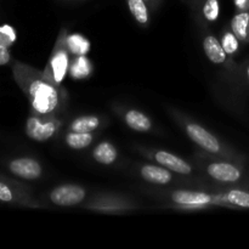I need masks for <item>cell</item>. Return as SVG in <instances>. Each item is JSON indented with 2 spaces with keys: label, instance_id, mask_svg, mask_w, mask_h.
Listing matches in <instances>:
<instances>
[{
  "label": "cell",
  "instance_id": "1",
  "mask_svg": "<svg viewBox=\"0 0 249 249\" xmlns=\"http://www.w3.org/2000/svg\"><path fill=\"white\" fill-rule=\"evenodd\" d=\"M12 73L18 87L28 97L34 113L44 116L58 106L57 89L44 75L19 62L12 66Z\"/></svg>",
  "mask_w": 249,
  "mask_h": 249
},
{
  "label": "cell",
  "instance_id": "2",
  "mask_svg": "<svg viewBox=\"0 0 249 249\" xmlns=\"http://www.w3.org/2000/svg\"><path fill=\"white\" fill-rule=\"evenodd\" d=\"M57 129V122L43 119L38 116H31L26 122V134L29 139L38 142L49 140Z\"/></svg>",
  "mask_w": 249,
  "mask_h": 249
},
{
  "label": "cell",
  "instance_id": "3",
  "mask_svg": "<svg viewBox=\"0 0 249 249\" xmlns=\"http://www.w3.org/2000/svg\"><path fill=\"white\" fill-rule=\"evenodd\" d=\"M85 195V190L77 185H61L51 191L50 199L56 206L72 207L83 202Z\"/></svg>",
  "mask_w": 249,
  "mask_h": 249
},
{
  "label": "cell",
  "instance_id": "4",
  "mask_svg": "<svg viewBox=\"0 0 249 249\" xmlns=\"http://www.w3.org/2000/svg\"><path fill=\"white\" fill-rule=\"evenodd\" d=\"M9 170L16 177L24 180H36L41 175V165L38 160L29 157L15 158L10 160Z\"/></svg>",
  "mask_w": 249,
  "mask_h": 249
},
{
  "label": "cell",
  "instance_id": "5",
  "mask_svg": "<svg viewBox=\"0 0 249 249\" xmlns=\"http://www.w3.org/2000/svg\"><path fill=\"white\" fill-rule=\"evenodd\" d=\"M186 131L194 142H196L208 152L218 153L220 151V142L218 139L208 130H206L203 126L196 123H190L186 125Z\"/></svg>",
  "mask_w": 249,
  "mask_h": 249
},
{
  "label": "cell",
  "instance_id": "6",
  "mask_svg": "<svg viewBox=\"0 0 249 249\" xmlns=\"http://www.w3.org/2000/svg\"><path fill=\"white\" fill-rule=\"evenodd\" d=\"M68 70V55L67 51L62 48L56 49V51L53 53V55L51 56L50 63H49V67L46 68V71L51 73L49 74V77L53 78L57 84H60L66 77V73Z\"/></svg>",
  "mask_w": 249,
  "mask_h": 249
},
{
  "label": "cell",
  "instance_id": "7",
  "mask_svg": "<svg viewBox=\"0 0 249 249\" xmlns=\"http://www.w3.org/2000/svg\"><path fill=\"white\" fill-rule=\"evenodd\" d=\"M208 174L213 179L223 182H235L241 178V172L230 163L216 162L208 165Z\"/></svg>",
  "mask_w": 249,
  "mask_h": 249
},
{
  "label": "cell",
  "instance_id": "8",
  "mask_svg": "<svg viewBox=\"0 0 249 249\" xmlns=\"http://www.w3.org/2000/svg\"><path fill=\"white\" fill-rule=\"evenodd\" d=\"M155 160L156 162L162 164L167 169H170L172 172L175 173H179V174L189 175L192 172V168L189 163L185 162L184 160H181L178 156L173 155V153L167 152V151H158V152H156Z\"/></svg>",
  "mask_w": 249,
  "mask_h": 249
},
{
  "label": "cell",
  "instance_id": "9",
  "mask_svg": "<svg viewBox=\"0 0 249 249\" xmlns=\"http://www.w3.org/2000/svg\"><path fill=\"white\" fill-rule=\"evenodd\" d=\"M172 198L175 203L189 207H202L213 202V197L209 196L208 194L195 191H182V190L175 191L172 195Z\"/></svg>",
  "mask_w": 249,
  "mask_h": 249
},
{
  "label": "cell",
  "instance_id": "10",
  "mask_svg": "<svg viewBox=\"0 0 249 249\" xmlns=\"http://www.w3.org/2000/svg\"><path fill=\"white\" fill-rule=\"evenodd\" d=\"M203 49L207 57L215 65H221L226 60V51L224 50L223 44L214 36H208L203 40Z\"/></svg>",
  "mask_w": 249,
  "mask_h": 249
},
{
  "label": "cell",
  "instance_id": "11",
  "mask_svg": "<svg viewBox=\"0 0 249 249\" xmlns=\"http://www.w3.org/2000/svg\"><path fill=\"white\" fill-rule=\"evenodd\" d=\"M141 177L152 184L165 185L172 181V174L168 169L157 167V165H145L141 168Z\"/></svg>",
  "mask_w": 249,
  "mask_h": 249
},
{
  "label": "cell",
  "instance_id": "12",
  "mask_svg": "<svg viewBox=\"0 0 249 249\" xmlns=\"http://www.w3.org/2000/svg\"><path fill=\"white\" fill-rule=\"evenodd\" d=\"M125 123L128 124L129 128H131L135 131H140V133H145L152 128V122L150 121L145 113L136 109H130L125 113Z\"/></svg>",
  "mask_w": 249,
  "mask_h": 249
},
{
  "label": "cell",
  "instance_id": "13",
  "mask_svg": "<svg viewBox=\"0 0 249 249\" xmlns=\"http://www.w3.org/2000/svg\"><path fill=\"white\" fill-rule=\"evenodd\" d=\"M92 156L96 160V162L101 163V164H112L114 160H117V153L116 147L112 145L108 141H104V142H100L99 145L96 146V148L92 152Z\"/></svg>",
  "mask_w": 249,
  "mask_h": 249
},
{
  "label": "cell",
  "instance_id": "14",
  "mask_svg": "<svg viewBox=\"0 0 249 249\" xmlns=\"http://www.w3.org/2000/svg\"><path fill=\"white\" fill-rule=\"evenodd\" d=\"M231 28L240 40H247L249 38V12L243 11L236 15L231 21Z\"/></svg>",
  "mask_w": 249,
  "mask_h": 249
},
{
  "label": "cell",
  "instance_id": "15",
  "mask_svg": "<svg viewBox=\"0 0 249 249\" xmlns=\"http://www.w3.org/2000/svg\"><path fill=\"white\" fill-rule=\"evenodd\" d=\"M67 48L77 56L87 55L90 50V41L82 34H72L67 39Z\"/></svg>",
  "mask_w": 249,
  "mask_h": 249
},
{
  "label": "cell",
  "instance_id": "16",
  "mask_svg": "<svg viewBox=\"0 0 249 249\" xmlns=\"http://www.w3.org/2000/svg\"><path fill=\"white\" fill-rule=\"evenodd\" d=\"M100 121L95 116H83L74 119L71 124L72 131H79V133H91L92 130L99 126Z\"/></svg>",
  "mask_w": 249,
  "mask_h": 249
},
{
  "label": "cell",
  "instance_id": "17",
  "mask_svg": "<svg viewBox=\"0 0 249 249\" xmlns=\"http://www.w3.org/2000/svg\"><path fill=\"white\" fill-rule=\"evenodd\" d=\"M66 142L71 148L74 150H82L88 147L92 142V135L90 133H79V131H72L66 136Z\"/></svg>",
  "mask_w": 249,
  "mask_h": 249
},
{
  "label": "cell",
  "instance_id": "18",
  "mask_svg": "<svg viewBox=\"0 0 249 249\" xmlns=\"http://www.w3.org/2000/svg\"><path fill=\"white\" fill-rule=\"evenodd\" d=\"M128 6L134 18L140 24H147L148 10L145 0H128Z\"/></svg>",
  "mask_w": 249,
  "mask_h": 249
},
{
  "label": "cell",
  "instance_id": "19",
  "mask_svg": "<svg viewBox=\"0 0 249 249\" xmlns=\"http://www.w3.org/2000/svg\"><path fill=\"white\" fill-rule=\"evenodd\" d=\"M90 71H91V66H90L89 60L87 58V56L82 55L78 56L73 61L72 67H71V74L75 79H83L90 74Z\"/></svg>",
  "mask_w": 249,
  "mask_h": 249
},
{
  "label": "cell",
  "instance_id": "20",
  "mask_svg": "<svg viewBox=\"0 0 249 249\" xmlns=\"http://www.w3.org/2000/svg\"><path fill=\"white\" fill-rule=\"evenodd\" d=\"M17 39L16 31L10 24H1L0 26V45L11 48Z\"/></svg>",
  "mask_w": 249,
  "mask_h": 249
},
{
  "label": "cell",
  "instance_id": "21",
  "mask_svg": "<svg viewBox=\"0 0 249 249\" xmlns=\"http://www.w3.org/2000/svg\"><path fill=\"white\" fill-rule=\"evenodd\" d=\"M226 198L230 203L235 204V206L243 207V208H249V194L241 190H231L228 195Z\"/></svg>",
  "mask_w": 249,
  "mask_h": 249
},
{
  "label": "cell",
  "instance_id": "22",
  "mask_svg": "<svg viewBox=\"0 0 249 249\" xmlns=\"http://www.w3.org/2000/svg\"><path fill=\"white\" fill-rule=\"evenodd\" d=\"M220 7H219L218 0H207L203 6V15L207 21L214 22L218 19Z\"/></svg>",
  "mask_w": 249,
  "mask_h": 249
},
{
  "label": "cell",
  "instance_id": "23",
  "mask_svg": "<svg viewBox=\"0 0 249 249\" xmlns=\"http://www.w3.org/2000/svg\"><path fill=\"white\" fill-rule=\"evenodd\" d=\"M0 202L2 203H14L16 202L15 190L7 182L0 180Z\"/></svg>",
  "mask_w": 249,
  "mask_h": 249
},
{
  "label": "cell",
  "instance_id": "24",
  "mask_svg": "<svg viewBox=\"0 0 249 249\" xmlns=\"http://www.w3.org/2000/svg\"><path fill=\"white\" fill-rule=\"evenodd\" d=\"M223 48L226 53H235L238 49V38L233 33H226L223 39Z\"/></svg>",
  "mask_w": 249,
  "mask_h": 249
},
{
  "label": "cell",
  "instance_id": "25",
  "mask_svg": "<svg viewBox=\"0 0 249 249\" xmlns=\"http://www.w3.org/2000/svg\"><path fill=\"white\" fill-rule=\"evenodd\" d=\"M11 61V53L6 46L0 45V66H5Z\"/></svg>",
  "mask_w": 249,
  "mask_h": 249
},
{
  "label": "cell",
  "instance_id": "26",
  "mask_svg": "<svg viewBox=\"0 0 249 249\" xmlns=\"http://www.w3.org/2000/svg\"><path fill=\"white\" fill-rule=\"evenodd\" d=\"M233 1H235L236 6L243 11H247L249 9V0H233Z\"/></svg>",
  "mask_w": 249,
  "mask_h": 249
},
{
  "label": "cell",
  "instance_id": "27",
  "mask_svg": "<svg viewBox=\"0 0 249 249\" xmlns=\"http://www.w3.org/2000/svg\"><path fill=\"white\" fill-rule=\"evenodd\" d=\"M248 74H249V68H248Z\"/></svg>",
  "mask_w": 249,
  "mask_h": 249
},
{
  "label": "cell",
  "instance_id": "28",
  "mask_svg": "<svg viewBox=\"0 0 249 249\" xmlns=\"http://www.w3.org/2000/svg\"><path fill=\"white\" fill-rule=\"evenodd\" d=\"M145 1H147V0H145Z\"/></svg>",
  "mask_w": 249,
  "mask_h": 249
}]
</instances>
